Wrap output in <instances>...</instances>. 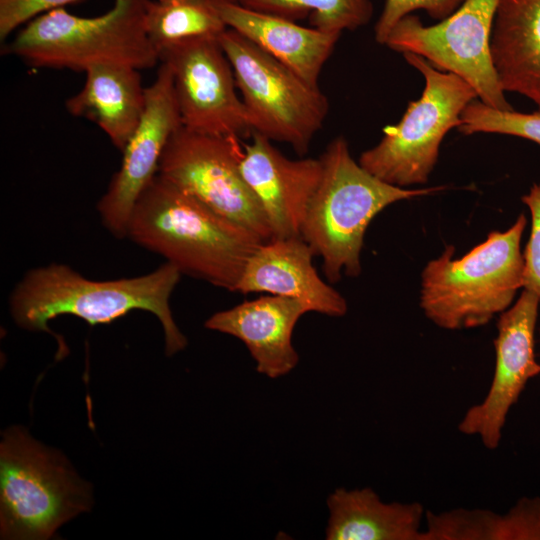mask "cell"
I'll return each mask as SVG.
<instances>
[{
  "mask_svg": "<svg viewBox=\"0 0 540 540\" xmlns=\"http://www.w3.org/2000/svg\"><path fill=\"white\" fill-rule=\"evenodd\" d=\"M126 238L162 256L181 274L231 292L263 243L158 174L138 197Z\"/></svg>",
  "mask_w": 540,
  "mask_h": 540,
  "instance_id": "6da1fadb",
  "label": "cell"
},
{
  "mask_svg": "<svg viewBox=\"0 0 540 540\" xmlns=\"http://www.w3.org/2000/svg\"><path fill=\"white\" fill-rule=\"evenodd\" d=\"M180 276L181 272L166 262L145 275L98 281L68 265L51 263L25 273L10 294V313L21 328L51 333L48 321L60 315H73L93 326L110 323L133 310L147 311L159 319L165 353L171 356L187 345L169 305Z\"/></svg>",
  "mask_w": 540,
  "mask_h": 540,
  "instance_id": "7a4b0ae2",
  "label": "cell"
},
{
  "mask_svg": "<svg viewBox=\"0 0 540 540\" xmlns=\"http://www.w3.org/2000/svg\"><path fill=\"white\" fill-rule=\"evenodd\" d=\"M322 175L301 230L329 282L361 273V250L373 218L389 205L443 189H405L365 170L350 153L346 139L334 138L320 157Z\"/></svg>",
  "mask_w": 540,
  "mask_h": 540,
  "instance_id": "3957f363",
  "label": "cell"
},
{
  "mask_svg": "<svg viewBox=\"0 0 540 540\" xmlns=\"http://www.w3.org/2000/svg\"><path fill=\"white\" fill-rule=\"evenodd\" d=\"M526 217L506 231H492L459 259L449 245L421 274L420 306L436 326L460 330L487 324L507 310L524 282L521 239Z\"/></svg>",
  "mask_w": 540,
  "mask_h": 540,
  "instance_id": "277c9868",
  "label": "cell"
},
{
  "mask_svg": "<svg viewBox=\"0 0 540 540\" xmlns=\"http://www.w3.org/2000/svg\"><path fill=\"white\" fill-rule=\"evenodd\" d=\"M150 0H114L95 17H81L58 8L28 23L6 45L35 68L85 72L97 64H119L138 70L153 68L159 55L145 26Z\"/></svg>",
  "mask_w": 540,
  "mask_h": 540,
  "instance_id": "5b68a950",
  "label": "cell"
},
{
  "mask_svg": "<svg viewBox=\"0 0 540 540\" xmlns=\"http://www.w3.org/2000/svg\"><path fill=\"white\" fill-rule=\"evenodd\" d=\"M90 488L58 453L22 428L3 433L0 446L2 539H48L89 509Z\"/></svg>",
  "mask_w": 540,
  "mask_h": 540,
  "instance_id": "8992f818",
  "label": "cell"
},
{
  "mask_svg": "<svg viewBox=\"0 0 540 540\" xmlns=\"http://www.w3.org/2000/svg\"><path fill=\"white\" fill-rule=\"evenodd\" d=\"M403 56L424 77L422 94L409 102L397 124L384 128L379 143L364 151L358 162L378 179L404 188L428 181L445 135L458 128L462 112L478 97L461 77L416 54Z\"/></svg>",
  "mask_w": 540,
  "mask_h": 540,
  "instance_id": "52a82bcc",
  "label": "cell"
},
{
  "mask_svg": "<svg viewBox=\"0 0 540 540\" xmlns=\"http://www.w3.org/2000/svg\"><path fill=\"white\" fill-rule=\"evenodd\" d=\"M218 41L231 63L252 134L307 153L329 110L328 99L279 60L227 28Z\"/></svg>",
  "mask_w": 540,
  "mask_h": 540,
  "instance_id": "ba28073f",
  "label": "cell"
},
{
  "mask_svg": "<svg viewBox=\"0 0 540 540\" xmlns=\"http://www.w3.org/2000/svg\"><path fill=\"white\" fill-rule=\"evenodd\" d=\"M243 154L238 137L202 134L182 125L170 137L157 174L266 242L272 233L241 173Z\"/></svg>",
  "mask_w": 540,
  "mask_h": 540,
  "instance_id": "9c48e42d",
  "label": "cell"
},
{
  "mask_svg": "<svg viewBox=\"0 0 540 540\" xmlns=\"http://www.w3.org/2000/svg\"><path fill=\"white\" fill-rule=\"evenodd\" d=\"M498 2L464 0L452 14L429 26L409 14L393 27L384 45L401 54H416L435 68L461 77L474 88L482 103L511 110L490 49Z\"/></svg>",
  "mask_w": 540,
  "mask_h": 540,
  "instance_id": "30bf717a",
  "label": "cell"
},
{
  "mask_svg": "<svg viewBox=\"0 0 540 540\" xmlns=\"http://www.w3.org/2000/svg\"><path fill=\"white\" fill-rule=\"evenodd\" d=\"M158 55L171 70L185 128L240 139L252 135L231 63L218 37L183 40L161 48Z\"/></svg>",
  "mask_w": 540,
  "mask_h": 540,
  "instance_id": "8fae6325",
  "label": "cell"
},
{
  "mask_svg": "<svg viewBox=\"0 0 540 540\" xmlns=\"http://www.w3.org/2000/svg\"><path fill=\"white\" fill-rule=\"evenodd\" d=\"M182 125L171 70L161 63L155 80L146 88L145 110L122 151L121 167L96 205L102 224L114 237H127L134 205L157 175L162 153Z\"/></svg>",
  "mask_w": 540,
  "mask_h": 540,
  "instance_id": "7c38bea8",
  "label": "cell"
},
{
  "mask_svg": "<svg viewBox=\"0 0 540 540\" xmlns=\"http://www.w3.org/2000/svg\"><path fill=\"white\" fill-rule=\"evenodd\" d=\"M540 301L523 290L501 313L494 340L495 369L485 398L471 406L458 424L462 434L478 436L490 450L497 449L510 409L530 379L540 374L534 354V332Z\"/></svg>",
  "mask_w": 540,
  "mask_h": 540,
  "instance_id": "4fadbf2b",
  "label": "cell"
},
{
  "mask_svg": "<svg viewBox=\"0 0 540 540\" xmlns=\"http://www.w3.org/2000/svg\"><path fill=\"white\" fill-rule=\"evenodd\" d=\"M251 136L252 142L244 145L240 169L263 209L272 238L301 236L321 179V160L289 159L265 136Z\"/></svg>",
  "mask_w": 540,
  "mask_h": 540,
  "instance_id": "5bb4252c",
  "label": "cell"
},
{
  "mask_svg": "<svg viewBox=\"0 0 540 540\" xmlns=\"http://www.w3.org/2000/svg\"><path fill=\"white\" fill-rule=\"evenodd\" d=\"M314 256L301 236L263 242L247 261L236 292L292 298L309 312L342 317L348 310L347 301L318 275Z\"/></svg>",
  "mask_w": 540,
  "mask_h": 540,
  "instance_id": "9a60e30c",
  "label": "cell"
},
{
  "mask_svg": "<svg viewBox=\"0 0 540 540\" xmlns=\"http://www.w3.org/2000/svg\"><path fill=\"white\" fill-rule=\"evenodd\" d=\"M307 312L298 300L270 294L216 312L204 325L241 340L255 360L256 370L276 379L291 372L299 361L292 335Z\"/></svg>",
  "mask_w": 540,
  "mask_h": 540,
  "instance_id": "2e32d148",
  "label": "cell"
},
{
  "mask_svg": "<svg viewBox=\"0 0 540 540\" xmlns=\"http://www.w3.org/2000/svg\"><path fill=\"white\" fill-rule=\"evenodd\" d=\"M227 28L238 32L317 87L321 70L339 33L308 28L295 21L243 7L231 0H212Z\"/></svg>",
  "mask_w": 540,
  "mask_h": 540,
  "instance_id": "e0dca14e",
  "label": "cell"
},
{
  "mask_svg": "<svg viewBox=\"0 0 540 540\" xmlns=\"http://www.w3.org/2000/svg\"><path fill=\"white\" fill-rule=\"evenodd\" d=\"M140 70L119 64L89 67L82 89L66 100L67 111L94 122L123 151L146 106Z\"/></svg>",
  "mask_w": 540,
  "mask_h": 540,
  "instance_id": "ac0fdd59",
  "label": "cell"
},
{
  "mask_svg": "<svg viewBox=\"0 0 540 540\" xmlns=\"http://www.w3.org/2000/svg\"><path fill=\"white\" fill-rule=\"evenodd\" d=\"M490 49L504 92L528 98L540 111V0H499Z\"/></svg>",
  "mask_w": 540,
  "mask_h": 540,
  "instance_id": "d6986e66",
  "label": "cell"
},
{
  "mask_svg": "<svg viewBox=\"0 0 540 540\" xmlns=\"http://www.w3.org/2000/svg\"><path fill=\"white\" fill-rule=\"evenodd\" d=\"M327 540H421L426 511L419 502H383L371 488H337L327 498Z\"/></svg>",
  "mask_w": 540,
  "mask_h": 540,
  "instance_id": "ffe728a7",
  "label": "cell"
},
{
  "mask_svg": "<svg viewBox=\"0 0 540 540\" xmlns=\"http://www.w3.org/2000/svg\"><path fill=\"white\" fill-rule=\"evenodd\" d=\"M421 540H540V497H522L504 514L466 508L426 511Z\"/></svg>",
  "mask_w": 540,
  "mask_h": 540,
  "instance_id": "44dd1931",
  "label": "cell"
},
{
  "mask_svg": "<svg viewBox=\"0 0 540 540\" xmlns=\"http://www.w3.org/2000/svg\"><path fill=\"white\" fill-rule=\"evenodd\" d=\"M145 26L157 52L165 46L187 39L219 37L227 29L212 0L173 3L150 0Z\"/></svg>",
  "mask_w": 540,
  "mask_h": 540,
  "instance_id": "7402d4cb",
  "label": "cell"
},
{
  "mask_svg": "<svg viewBox=\"0 0 540 540\" xmlns=\"http://www.w3.org/2000/svg\"><path fill=\"white\" fill-rule=\"evenodd\" d=\"M248 9L292 21L309 16L314 28L341 34L366 25L373 13L371 0H231Z\"/></svg>",
  "mask_w": 540,
  "mask_h": 540,
  "instance_id": "603a6c76",
  "label": "cell"
},
{
  "mask_svg": "<svg viewBox=\"0 0 540 540\" xmlns=\"http://www.w3.org/2000/svg\"><path fill=\"white\" fill-rule=\"evenodd\" d=\"M458 130L464 135L496 133L516 136L540 146V111L500 110L475 99L462 112Z\"/></svg>",
  "mask_w": 540,
  "mask_h": 540,
  "instance_id": "cb8c5ba5",
  "label": "cell"
},
{
  "mask_svg": "<svg viewBox=\"0 0 540 540\" xmlns=\"http://www.w3.org/2000/svg\"><path fill=\"white\" fill-rule=\"evenodd\" d=\"M464 0H386L375 24V40L384 45L393 27L405 16L416 10H424L435 20L452 14Z\"/></svg>",
  "mask_w": 540,
  "mask_h": 540,
  "instance_id": "d4e9b609",
  "label": "cell"
},
{
  "mask_svg": "<svg viewBox=\"0 0 540 540\" xmlns=\"http://www.w3.org/2000/svg\"><path fill=\"white\" fill-rule=\"evenodd\" d=\"M531 215V231L523 253V288L533 293L540 301V183L534 184L522 197Z\"/></svg>",
  "mask_w": 540,
  "mask_h": 540,
  "instance_id": "484cf974",
  "label": "cell"
},
{
  "mask_svg": "<svg viewBox=\"0 0 540 540\" xmlns=\"http://www.w3.org/2000/svg\"><path fill=\"white\" fill-rule=\"evenodd\" d=\"M81 0H0V39L5 41L17 28L35 17Z\"/></svg>",
  "mask_w": 540,
  "mask_h": 540,
  "instance_id": "4316f807",
  "label": "cell"
},
{
  "mask_svg": "<svg viewBox=\"0 0 540 540\" xmlns=\"http://www.w3.org/2000/svg\"><path fill=\"white\" fill-rule=\"evenodd\" d=\"M163 3H173V2H181V1H191V0H158Z\"/></svg>",
  "mask_w": 540,
  "mask_h": 540,
  "instance_id": "83f0119b",
  "label": "cell"
}]
</instances>
